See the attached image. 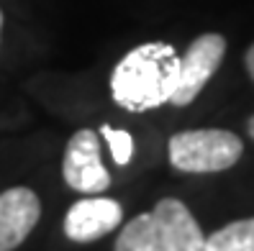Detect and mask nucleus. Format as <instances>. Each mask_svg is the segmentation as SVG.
Here are the masks:
<instances>
[{"mask_svg": "<svg viewBox=\"0 0 254 251\" xmlns=\"http://www.w3.org/2000/svg\"><path fill=\"white\" fill-rule=\"evenodd\" d=\"M247 128H249V136L254 139V115L249 118V123H247Z\"/></svg>", "mask_w": 254, "mask_h": 251, "instance_id": "obj_11", "label": "nucleus"}, {"mask_svg": "<svg viewBox=\"0 0 254 251\" xmlns=\"http://www.w3.org/2000/svg\"><path fill=\"white\" fill-rule=\"evenodd\" d=\"M41 218V202L31 187H10L0 195V251L18 249Z\"/></svg>", "mask_w": 254, "mask_h": 251, "instance_id": "obj_7", "label": "nucleus"}, {"mask_svg": "<svg viewBox=\"0 0 254 251\" xmlns=\"http://www.w3.org/2000/svg\"><path fill=\"white\" fill-rule=\"evenodd\" d=\"M124 220L121 202L111 198H82L64 215V236L77 244H90L116 231Z\"/></svg>", "mask_w": 254, "mask_h": 251, "instance_id": "obj_6", "label": "nucleus"}, {"mask_svg": "<svg viewBox=\"0 0 254 251\" xmlns=\"http://www.w3.org/2000/svg\"><path fill=\"white\" fill-rule=\"evenodd\" d=\"M208 251H254V218H242L205 239Z\"/></svg>", "mask_w": 254, "mask_h": 251, "instance_id": "obj_8", "label": "nucleus"}, {"mask_svg": "<svg viewBox=\"0 0 254 251\" xmlns=\"http://www.w3.org/2000/svg\"><path fill=\"white\" fill-rule=\"evenodd\" d=\"M177 77L180 56L162 41H149L131 49L111 75V95L121 108L131 113L154 110L170 102Z\"/></svg>", "mask_w": 254, "mask_h": 251, "instance_id": "obj_1", "label": "nucleus"}, {"mask_svg": "<svg viewBox=\"0 0 254 251\" xmlns=\"http://www.w3.org/2000/svg\"><path fill=\"white\" fill-rule=\"evenodd\" d=\"M223 54H226V39L221 34H203L190 44L185 56L180 59V77H177V87L170 98L172 105H190L200 95L208 80L221 67Z\"/></svg>", "mask_w": 254, "mask_h": 251, "instance_id": "obj_4", "label": "nucleus"}, {"mask_svg": "<svg viewBox=\"0 0 254 251\" xmlns=\"http://www.w3.org/2000/svg\"><path fill=\"white\" fill-rule=\"evenodd\" d=\"M0 28H3V13H0Z\"/></svg>", "mask_w": 254, "mask_h": 251, "instance_id": "obj_12", "label": "nucleus"}, {"mask_svg": "<svg viewBox=\"0 0 254 251\" xmlns=\"http://www.w3.org/2000/svg\"><path fill=\"white\" fill-rule=\"evenodd\" d=\"M64 182L77 193H106L111 187V174L100 164V141L98 134L90 128L77 131L62 159Z\"/></svg>", "mask_w": 254, "mask_h": 251, "instance_id": "obj_5", "label": "nucleus"}, {"mask_svg": "<svg viewBox=\"0 0 254 251\" xmlns=\"http://www.w3.org/2000/svg\"><path fill=\"white\" fill-rule=\"evenodd\" d=\"M113 251H208V244L188 205L162 198L149 213L128 220Z\"/></svg>", "mask_w": 254, "mask_h": 251, "instance_id": "obj_2", "label": "nucleus"}, {"mask_svg": "<svg viewBox=\"0 0 254 251\" xmlns=\"http://www.w3.org/2000/svg\"><path fill=\"white\" fill-rule=\"evenodd\" d=\"M244 62H247V72H249V77L254 80V44L249 47V51H247V56H244Z\"/></svg>", "mask_w": 254, "mask_h": 251, "instance_id": "obj_10", "label": "nucleus"}, {"mask_svg": "<svg viewBox=\"0 0 254 251\" xmlns=\"http://www.w3.org/2000/svg\"><path fill=\"white\" fill-rule=\"evenodd\" d=\"M100 136L108 141L116 164L118 167H126L128 161H131V156H133V139H131L128 131H116L111 126H103L100 128Z\"/></svg>", "mask_w": 254, "mask_h": 251, "instance_id": "obj_9", "label": "nucleus"}, {"mask_svg": "<svg viewBox=\"0 0 254 251\" xmlns=\"http://www.w3.org/2000/svg\"><path fill=\"white\" fill-rule=\"evenodd\" d=\"M244 154V144L236 134L223 128L180 131L170 139V164L177 172L211 174L231 169Z\"/></svg>", "mask_w": 254, "mask_h": 251, "instance_id": "obj_3", "label": "nucleus"}]
</instances>
